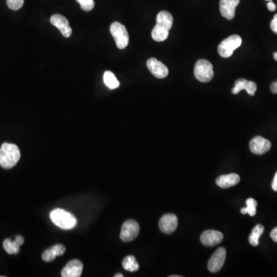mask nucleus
I'll return each instance as SVG.
<instances>
[{"label":"nucleus","mask_w":277,"mask_h":277,"mask_svg":"<svg viewBox=\"0 0 277 277\" xmlns=\"http://www.w3.org/2000/svg\"><path fill=\"white\" fill-rule=\"evenodd\" d=\"M173 24V16L167 11H161L156 16V24L152 31V37L156 42L165 41Z\"/></svg>","instance_id":"obj_1"},{"label":"nucleus","mask_w":277,"mask_h":277,"mask_svg":"<svg viewBox=\"0 0 277 277\" xmlns=\"http://www.w3.org/2000/svg\"><path fill=\"white\" fill-rule=\"evenodd\" d=\"M20 151L16 145L5 143L0 147V166L3 168L11 169L19 162Z\"/></svg>","instance_id":"obj_2"},{"label":"nucleus","mask_w":277,"mask_h":277,"mask_svg":"<svg viewBox=\"0 0 277 277\" xmlns=\"http://www.w3.org/2000/svg\"><path fill=\"white\" fill-rule=\"evenodd\" d=\"M50 219L58 227L69 230L73 229L77 224V220L72 213L62 210L56 209L50 213Z\"/></svg>","instance_id":"obj_3"},{"label":"nucleus","mask_w":277,"mask_h":277,"mask_svg":"<svg viewBox=\"0 0 277 277\" xmlns=\"http://www.w3.org/2000/svg\"><path fill=\"white\" fill-rule=\"evenodd\" d=\"M194 75L200 82H210L214 75L213 65L206 59H200L194 67Z\"/></svg>","instance_id":"obj_4"},{"label":"nucleus","mask_w":277,"mask_h":277,"mask_svg":"<svg viewBox=\"0 0 277 277\" xmlns=\"http://www.w3.org/2000/svg\"><path fill=\"white\" fill-rule=\"evenodd\" d=\"M110 32L120 50H124L128 46L130 37L125 26L115 22L110 26Z\"/></svg>","instance_id":"obj_5"},{"label":"nucleus","mask_w":277,"mask_h":277,"mask_svg":"<svg viewBox=\"0 0 277 277\" xmlns=\"http://www.w3.org/2000/svg\"><path fill=\"white\" fill-rule=\"evenodd\" d=\"M242 44V38L238 35H232L219 45L218 53L221 57L229 58L232 56L234 50L239 48Z\"/></svg>","instance_id":"obj_6"},{"label":"nucleus","mask_w":277,"mask_h":277,"mask_svg":"<svg viewBox=\"0 0 277 277\" xmlns=\"http://www.w3.org/2000/svg\"><path fill=\"white\" fill-rule=\"evenodd\" d=\"M140 232V226L133 220H127L121 229V239L125 243L134 241Z\"/></svg>","instance_id":"obj_7"},{"label":"nucleus","mask_w":277,"mask_h":277,"mask_svg":"<svg viewBox=\"0 0 277 277\" xmlns=\"http://www.w3.org/2000/svg\"><path fill=\"white\" fill-rule=\"evenodd\" d=\"M226 251L223 247L217 249L209 260L208 269L211 272L220 271L226 260Z\"/></svg>","instance_id":"obj_8"},{"label":"nucleus","mask_w":277,"mask_h":277,"mask_svg":"<svg viewBox=\"0 0 277 277\" xmlns=\"http://www.w3.org/2000/svg\"><path fill=\"white\" fill-rule=\"evenodd\" d=\"M223 233L220 231L213 230V229L204 231L201 236V241L203 245L209 247L218 245L223 241Z\"/></svg>","instance_id":"obj_9"},{"label":"nucleus","mask_w":277,"mask_h":277,"mask_svg":"<svg viewBox=\"0 0 277 277\" xmlns=\"http://www.w3.org/2000/svg\"><path fill=\"white\" fill-rule=\"evenodd\" d=\"M250 150L256 155H263L271 149V143L262 136H256L250 143Z\"/></svg>","instance_id":"obj_10"},{"label":"nucleus","mask_w":277,"mask_h":277,"mask_svg":"<svg viewBox=\"0 0 277 277\" xmlns=\"http://www.w3.org/2000/svg\"><path fill=\"white\" fill-rule=\"evenodd\" d=\"M178 225L177 216L173 213L164 215L160 220V229L164 233L171 234L175 232Z\"/></svg>","instance_id":"obj_11"},{"label":"nucleus","mask_w":277,"mask_h":277,"mask_svg":"<svg viewBox=\"0 0 277 277\" xmlns=\"http://www.w3.org/2000/svg\"><path fill=\"white\" fill-rule=\"evenodd\" d=\"M148 69L150 71L151 73L156 77V78H164L168 75L169 69L166 65L157 60L155 58H150L148 59L146 63Z\"/></svg>","instance_id":"obj_12"},{"label":"nucleus","mask_w":277,"mask_h":277,"mask_svg":"<svg viewBox=\"0 0 277 277\" xmlns=\"http://www.w3.org/2000/svg\"><path fill=\"white\" fill-rule=\"evenodd\" d=\"M50 22L53 26H56L61 32L63 36L69 38L72 35V29L69 26L68 19L65 16L59 14L53 15L50 19Z\"/></svg>","instance_id":"obj_13"},{"label":"nucleus","mask_w":277,"mask_h":277,"mask_svg":"<svg viewBox=\"0 0 277 277\" xmlns=\"http://www.w3.org/2000/svg\"><path fill=\"white\" fill-rule=\"evenodd\" d=\"M83 269L82 262L78 260H71L63 268L61 275L63 277H80L82 275Z\"/></svg>","instance_id":"obj_14"},{"label":"nucleus","mask_w":277,"mask_h":277,"mask_svg":"<svg viewBox=\"0 0 277 277\" xmlns=\"http://www.w3.org/2000/svg\"><path fill=\"white\" fill-rule=\"evenodd\" d=\"M241 0H220V10L222 16L231 20L235 16V8Z\"/></svg>","instance_id":"obj_15"},{"label":"nucleus","mask_w":277,"mask_h":277,"mask_svg":"<svg viewBox=\"0 0 277 277\" xmlns=\"http://www.w3.org/2000/svg\"><path fill=\"white\" fill-rule=\"evenodd\" d=\"M257 86L253 81L245 78H239L235 82V86L232 90V94H238L242 90H246L250 96H254Z\"/></svg>","instance_id":"obj_16"},{"label":"nucleus","mask_w":277,"mask_h":277,"mask_svg":"<svg viewBox=\"0 0 277 277\" xmlns=\"http://www.w3.org/2000/svg\"><path fill=\"white\" fill-rule=\"evenodd\" d=\"M240 181H241V177L239 175L230 173V174L219 176L216 180V184L220 188L227 189L238 184Z\"/></svg>","instance_id":"obj_17"},{"label":"nucleus","mask_w":277,"mask_h":277,"mask_svg":"<svg viewBox=\"0 0 277 277\" xmlns=\"http://www.w3.org/2000/svg\"><path fill=\"white\" fill-rule=\"evenodd\" d=\"M24 244V239L21 235H17L14 241L7 239L4 242V248L7 253L10 255L18 254L20 250V247Z\"/></svg>","instance_id":"obj_18"},{"label":"nucleus","mask_w":277,"mask_h":277,"mask_svg":"<svg viewBox=\"0 0 277 277\" xmlns=\"http://www.w3.org/2000/svg\"><path fill=\"white\" fill-rule=\"evenodd\" d=\"M263 232H264V227L262 225H256L253 228L251 234H250V237H249V241H250V244H251V246L256 247V246L259 245L260 236H261Z\"/></svg>","instance_id":"obj_19"},{"label":"nucleus","mask_w":277,"mask_h":277,"mask_svg":"<svg viewBox=\"0 0 277 277\" xmlns=\"http://www.w3.org/2000/svg\"><path fill=\"white\" fill-rule=\"evenodd\" d=\"M103 81H104L106 87L110 90H115L121 85L113 72H110V71L105 72L104 75H103Z\"/></svg>","instance_id":"obj_20"},{"label":"nucleus","mask_w":277,"mask_h":277,"mask_svg":"<svg viewBox=\"0 0 277 277\" xmlns=\"http://www.w3.org/2000/svg\"><path fill=\"white\" fill-rule=\"evenodd\" d=\"M123 267L129 272H136L140 269L139 263L133 256H127L122 263Z\"/></svg>","instance_id":"obj_21"},{"label":"nucleus","mask_w":277,"mask_h":277,"mask_svg":"<svg viewBox=\"0 0 277 277\" xmlns=\"http://www.w3.org/2000/svg\"><path fill=\"white\" fill-rule=\"evenodd\" d=\"M247 207L243 208L241 210V213L243 214L248 213L250 216H254L256 213V207H257V202L253 198H249L247 201Z\"/></svg>","instance_id":"obj_22"},{"label":"nucleus","mask_w":277,"mask_h":277,"mask_svg":"<svg viewBox=\"0 0 277 277\" xmlns=\"http://www.w3.org/2000/svg\"><path fill=\"white\" fill-rule=\"evenodd\" d=\"M76 2L81 5L82 10L86 12L91 11L95 7L94 0H76Z\"/></svg>","instance_id":"obj_23"},{"label":"nucleus","mask_w":277,"mask_h":277,"mask_svg":"<svg viewBox=\"0 0 277 277\" xmlns=\"http://www.w3.org/2000/svg\"><path fill=\"white\" fill-rule=\"evenodd\" d=\"M7 6L12 10H19L23 7L24 0H7Z\"/></svg>","instance_id":"obj_24"},{"label":"nucleus","mask_w":277,"mask_h":277,"mask_svg":"<svg viewBox=\"0 0 277 277\" xmlns=\"http://www.w3.org/2000/svg\"><path fill=\"white\" fill-rule=\"evenodd\" d=\"M56 256L55 253H53L51 248L48 249L46 250L42 255V259L44 261L47 262V263H50V262L53 261L56 259Z\"/></svg>","instance_id":"obj_25"},{"label":"nucleus","mask_w":277,"mask_h":277,"mask_svg":"<svg viewBox=\"0 0 277 277\" xmlns=\"http://www.w3.org/2000/svg\"><path fill=\"white\" fill-rule=\"evenodd\" d=\"M51 250H53V253H55L56 256H60L64 254L65 252H66V247L63 245H61V244H57V245L51 247Z\"/></svg>","instance_id":"obj_26"},{"label":"nucleus","mask_w":277,"mask_h":277,"mask_svg":"<svg viewBox=\"0 0 277 277\" xmlns=\"http://www.w3.org/2000/svg\"><path fill=\"white\" fill-rule=\"evenodd\" d=\"M270 28L274 33L277 34V14L274 16L273 19L271 21Z\"/></svg>","instance_id":"obj_27"},{"label":"nucleus","mask_w":277,"mask_h":277,"mask_svg":"<svg viewBox=\"0 0 277 277\" xmlns=\"http://www.w3.org/2000/svg\"><path fill=\"white\" fill-rule=\"evenodd\" d=\"M270 237L274 242L277 243V227L274 228L270 232Z\"/></svg>","instance_id":"obj_28"},{"label":"nucleus","mask_w":277,"mask_h":277,"mask_svg":"<svg viewBox=\"0 0 277 277\" xmlns=\"http://www.w3.org/2000/svg\"><path fill=\"white\" fill-rule=\"evenodd\" d=\"M270 90L273 94H277V81L271 84Z\"/></svg>","instance_id":"obj_29"},{"label":"nucleus","mask_w":277,"mask_h":277,"mask_svg":"<svg viewBox=\"0 0 277 277\" xmlns=\"http://www.w3.org/2000/svg\"><path fill=\"white\" fill-rule=\"evenodd\" d=\"M267 8L269 11L274 12L275 11V9H276V7H275L274 3H272V1H269V2L267 4Z\"/></svg>","instance_id":"obj_30"},{"label":"nucleus","mask_w":277,"mask_h":277,"mask_svg":"<svg viewBox=\"0 0 277 277\" xmlns=\"http://www.w3.org/2000/svg\"><path fill=\"white\" fill-rule=\"evenodd\" d=\"M272 188L274 191L277 192V172L275 174V176H274L273 180H272Z\"/></svg>","instance_id":"obj_31"},{"label":"nucleus","mask_w":277,"mask_h":277,"mask_svg":"<svg viewBox=\"0 0 277 277\" xmlns=\"http://www.w3.org/2000/svg\"><path fill=\"white\" fill-rule=\"evenodd\" d=\"M114 276H115V277H124V275H123V274H121V273H118V274H115V275H114Z\"/></svg>","instance_id":"obj_32"},{"label":"nucleus","mask_w":277,"mask_h":277,"mask_svg":"<svg viewBox=\"0 0 277 277\" xmlns=\"http://www.w3.org/2000/svg\"><path fill=\"white\" fill-rule=\"evenodd\" d=\"M273 58H274V59H275V60H276L277 61V52L276 53H273Z\"/></svg>","instance_id":"obj_33"},{"label":"nucleus","mask_w":277,"mask_h":277,"mask_svg":"<svg viewBox=\"0 0 277 277\" xmlns=\"http://www.w3.org/2000/svg\"><path fill=\"white\" fill-rule=\"evenodd\" d=\"M266 1H271V0H266Z\"/></svg>","instance_id":"obj_34"}]
</instances>
